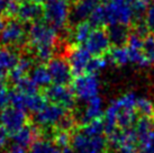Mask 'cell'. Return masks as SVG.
<instances>
[{
    "label": "cell",
    "mask_w": 154,
    "mask_h": 153,
    "mask_svg": "<svg viewBox=\"0 0 154 153\" xmlns=\"http://www.w3.org/2000/svg\"><path fill=\"white\" fill-rule=\"evenodd\" d=\"M68 1H78V0H68Z\"/></svg>",
    "instance_id": "obj_44"
},
{
    "label": "cell",
    "mask_w": 154,
    "mask_h": 153,
    "mask_svg": "<svg viewBox=\"0 0 154 153\" xmlns=\"http://www.w3.org/2000/svg\"><path fill=\"white\" fill-rule=\"evenodd\" d=\"M125 1H126V2H128V4L132 5L133 2H134V1H136V0H125Z\"/></svg>",
    "instance_id": "obj_41"
},
{
    "label": "cell",
    "mask_w": 154,
    "mask_h": 153,
    "mask_svg": "<svg viewBox=\"0 0 154 153\" xmlns=\"http://www.w3.org/2000/svg\"><path fill=\"white\" fill-rule=\"evenodd\" d=\"M9 141V132L0 124V149L5 148Z\"/></svg>",
    "instance_id": "obj_36"
},
{
    "label": "cell",
    "mask_w": 154,
    "mask_h": 153,
    "mask_svg": "<svg viewBox=\"0 0 154 153\" xmlns=\"http://www.w3.org/2000/svg\"><path fill=\"white\" fill-rule=\"evenodd\" d=\"M26 30L22 21L10 19L4 23L0 30V44L5 47L20 46L26 41Z\"/></svg>",
    "instance_id": "obj_8"
},
{
    "label": "cell",
    "mask_w": 154,
    "mask_h": 153,
    "mask_svg": "<svg viewBox=\"0 0 154 153\" xmlns=\"http://www.w3.org/2000/svg\"><path fill=\"white\" fill-rule=\"evenodd\" d=\"M107 33L109 35L111 44H115L116 46H123L128 41L129 33L126 26H123V25L109 26Z\"/></svg>",
    "instance_id": "obj_23"
},
{
    "label": "cell",
    "mask_w": 154,
    "mask_h": 153,
    "mask_svg": "<svg viewBox=\"0 0 154 153\" xmlns=\"http://www.w3.org/2000/svg\"><path fill=\"white\" fill-rule=\"evenodd\" d=\"M135 15L132 5L125 0H107L101 2L89 17L90 24L100 28L107 25H123L128 27L134 21Z\"/></svg>",
    "instance_id": "obj_2"
},
{
    "label": "cell",
    "mask_w": 154,
    "mask_h": 153,
    "mask_svg": "<svg viewBox=\"0 0 154 153\" xmlns=\"http://www.w3.org/2000/svg\"><path fill=\"white\" fill-rule=\"evenodd\" d=\"M94 56L89 53V51L83 46H75L71 48L69 52L68 62L70 68L72 70V73L75 76H81L83 73H87L89 68L90 61Z\"/></svg>",
    "instance_id": "obj_14"
},
{
    "label": "cell",
    "mask_w": 154,
    "mask_h": 153,
    "mask_svg": "<svg viewBox=\"0 0 154 153\" xmlns=\"http://www.w3.org/2000/svg\"><path fill=\"white\" fill-rule=\"evenodd\" d=\"M143 52L149 62V65L154 64V35H145L144 44H143Z\"/></svg>",
    "instance_id": "obj_29"
},
{
    "label": "cell",
    "mask_w": 154,
    "mask_h": 153,
    "mask_svg": "<svg viewBox=\"0 0 154 153\" xmlns=\"http://www.w3.org/2000/svg\"><path fill=\"white\" fill-rule=\"evenodd\" d=\"M29 153H62V151L55 142L47 139H39L30 145Z\"/></svg>",
    "instance_id": "obj_25"
},
{
    "label": "cell",
    "mask_w": 154,
    "mask_h": 153,
    "mask_svg": "<svg viewBox=\"0 0 154 153\" xmlns=\"http://www.w3.org/2000/svg\"><path fill=\"white\" fill-rule=\"evenodd\" d=\"M6 76H7V73L0 68V82H4V79L6 78Z\"/></svg>",
    "instance_id": "obj_39"
},
{
    "label": "cell",
    "mask_w": 154,
    "mask_h": 153,
    "mask_svg": "<svg viewBox=\"0 0 154 153\" xmlns=\"http://www.w3.org/2000/svg\"><path fill=\"white\" fill-rule=\"evenodd\" d=\"M47 69L50 71L52 81L54 85L68 86L72 79V70L70 68L68 61L62 58H53L48 62Z\"/></svg>",
    "instance_id": "obj_15"
},
{
    "label": "cell",
    "mask_w": 154,
    "mask_h": 153,
    "mask_svg": "<svg viewBox=\"0 0 154 153\" xmlns=\"http://www.w3.org/2000/svg\"><path fill=\"white\" fill-rule=\"evenodd\" d=\"M72 89L77 99L88 102L92 98L99 96L100 81L97 74L83 73L81 76H77L75 80L73 81Z\"/></svg>",
    "instance_id": "obj_6"
},
{
    "label": "cell",
    "mask_w": 154,
    "mask_h": 153,
    "mask_svg": "<svg viewBox=\"0 0 154 153\" xmlns=\"http://www.w3.org/2000/svg\"><path fill=\"white\" fill-rule=\"evenodd\" d=\"M109 60L111 63L119 65V67L131 63L127 46L123 45V46H115L114 48H111L109 51Z\"/></svg>",
    "instance_id": "obj_26"
},
{
    "label": "cell",
    "mask_w": 154,
    "mask_h": 153,
    "mask_svg": "<svg viewBox=\"0 0 154 153\" xmlns=\"http://www.w3.org/2000/svg\"><path fill=\"white\" fill-rule=\"evenodd\" d=\"M144 37L145 34H142L140 32L131 33L127 41V50L129 53V61L132 64H135L137 67L145 68L149 67V62L146 60L144 52H143V44H144Z\"/></svg>",
    "instance_id": "obj_13"
},
{
    "label": "cell",
    "mask_w": 154,
    "mask_h": 153,
    "mask_svg": "<svg viewBox=\"0 0 154 153\" xmlns=\"http://www.w3.org/2000/svg\"><path fill=\"white\" fill-rule=\"evenodd\" d=\"M107 140L103 135H88L83 131H78L71 136L72 153H103Z\"/></svg>",
    "instance_id": "obj_5"
},
{
    "label": "cell",
    "mask_w": 154,
    "mask_h": 153,
    "mask_svg": "<svg viewBox=\"0 0 154 153\" xmlns=\"http://www.w3.org/2000/svg\"><path fill=\"white\" fill-rule=\"evenodd\" d=\"M15 86H16V90L25 92V94H36L37 89H38L34 82L30 80L29 76H25L19 81H17L15 83Z\"/></svg>",
    "instance_id": "obj_30"
},
{
    "label": "cell",
    "mask_w": 154,
    "mask_h": 153,
    "mask_svg": "<svg viewBox=\"0 0 154 153\" xmlns=\"http://www.w3.org/2000/svg\"><path fill=\"white\" fill-rule=\"evenodd\" d=\"M92 30H94V26L90 24V21L86 20L78 23L72 32L73 41L77 43L78 45L85 44Z\"/></svg>",
    "instance_id": "obj_24"
},
{
    "label": "cell",
    "mask_w": 154,
    "mask_h": 153,
    "mask_svg": "<svg viewBox=\"0 0 154 153\" xmlns=\"http://www.w3.org/2000/svg\"><path fill=\"white\" fill-rule=\"evenodd\" d=\"M140 153H154V130L138 140Z\"/></svg>",
    "instance_id": "obj_28"
},
{
    "label": "cell",
    "mask_w": 154,
    "mask_h": 153,
    "mask_svg": "<svg viewBox=\"0 0 154 153\" xmlns=\"http://www.w3.org/2000/svg\"><path fill=\"white\" fill-rule=\"evenodd\" d=\"M10 104L16 108L25 111H32L35 114L46 105V97L39 95L38 92L25 94L15 90L10 92Z\"/></svg>",
    "instance_id": "obj_9"
},
{
    "label": "cell",
    "mask_w": 154,
    "mask_h": 153,
    "mask_svg": "<svg viewBox=\"0 0 154 153\" xmlns=\"http://www.w3.org/2000/svg\"><path fill=\"white\" fill-rule=\"evenodd\" d=\"M32 69H33V61H32V59L27 58V56H23V58L19 59L17 65L11 70L10 76H9L10 80L13 81L14 83H16L20 79L27 76V73L29 72Z\"/></svg>",
    "instance_id": "obj_22"
},
{
    "label": "cell",
    "mask_w": 154,
    "mask_h": 153,
    "mask_svg": "<svg viewBox=\"0 0 154 153\" xmlns=\"http://www.w3.org/2000/svg\"><path fill=\"white\" fill-rule=\"evenodd\" d=\"M110 45L109 35L103 28H94L85 43V47L92 56H103L110 51Z\"/></svg>",
    "instance_id": "obj_11"
},
{
    "label": "cell",
    "mask_w": 154,
    "mask_h": 153,
    "mask_svg": "<svg viewBox=\"0 0 154 153\" xmlns=\"http://www.w3.org/2000/svg\"><path fill=\"white\" fill-rule=\"evenodd\" d=\"M0 124L9 134H14L27 125V114L25 111L14 106L5 107L0 111Z\"/></svg>",
    "instance_id": "obj_10"
},
{
    "label": "cell",
    "mask_w": 154,
    "mask_h": 153,
    "mask_svg": "<svg viewBox=\"0 0 154 153\" xmlns=\"http://www.w3.org/2000/svg\"><path fill=\"white\" fill-rule=\"evenodd\" d=\"M10 1H14V2H20V1H25V0H10Z\"/></svg>",
    "instance_id": "obj_43"
},
{
    "label": "cell",
    "mask_w": 154,
    "mask_h": 153,
    "mask_svg": "<svg viewBox=\"0 0 154 153\" xmlns=\"http://www.w3.org/2000/svg\"><path fill=\"white\" fill-rule=\"evenodd\" d=\"M136 111L141 117H154V104L147 97H138L136 104Z\"/></svg>",
    "instance_id": "obj_27"
},
{
    "label": "cell",
    "mask_w": 154,
    "mask_h": 153,
    "mask_svg": "<svg viewBox=\"0 0 154 153\" xmlns=\"http://www.w3.org/2000/svg\"><path fill=\"white\" fill-rule=\"evenodd\" d=\"M19 56L15 50L10 47H0V68L6 73H10L19 61Z\"/></svg>",
    "instance_id": "obj_20"
},
{
    "label": "cell",
    "mask_w": 154,
    "mask_h": 153,
    "mask_svg": "<svg viewBox=\"0 0 154 153\" xmlns=\"http://www.w3.org/2000/svg\"><path fill=\"white\" fill-rule=\"evenodd\" d=\"M34 1L38 2V4H46V2H48L50 0H34Z\"/></svg>",
    "instance_id": "obj_40"
},
{
    "label": "cell",
    "mask_w": 154,
    "mask_h": 153,
    "mask_svg": "<svg viewBox=\"0 0 154 153\" xmlns=\"http://www.w3.org/2000/svg\"><path fill=\"white\" fill-rule=\"evenodd\" d=\"M8 4H9V0H0V14L6 11Z\"/></svg>",
    "instance_id": "obj_38"
},
{
    "label": "cell",
    "mask_w": 154,
    "mask_h": 153,
    "mask_svg": "<svg viewBox=\"0 0 154 153\" xmlns=\"http://www.w3.org/2000/svg\"><path fill=\"white\" fill-rule=\"evenodd\" d=\"M5 153H28V152H27L26 148H23V146L14 144V145H11L9 149H7V151Z\"/></svg>",
    "instance_id": "obj_37"
},
{
    "label": "cell",
    "mask_w": 154,
    "mask_h": 153,
    "mask_svg": "<svg viewBox=\"0 0 154 153\" xmlns=\"http://www.w3.org/2000/svg\"><path fill=\"white\" fill-rule=\"evenodd\" d=\"M8 102H10V91L4 82H0V109L7 107Z\"/></svg>",
    "instance_id": "obj_33"
},
{
    "label": "cell",
    "mask_w": 154,
    "mask_h": 153,
    "mask_svg": "<svg viewBox=\"0 0 154 153\" xmlns=\"http://www.w3.org/2000/svg\"><path fill=\"white\" fill-rule=\"evenodd\" d=\"M145 24L147 28L154 32V1L150 5L145 15Z\"/></svg>",
    "instance_id": "obj_34"
},
{
    "label": "cell",
    "mask_w": 154,
    "mask_h": 153,
    "mask_svg": "<svg viewBox=\"0 0 154 153\" xmlns=\"http://www.w3.org/2000/svg\"><path fill=\"white\" fill-rule=\"evenodd\" d=\"M37 128L32 125H26L23 128L16 133L11 134V139H13L14 143L16 145L23 146V148H27L34 143L37 137Z\"/></svg>",
    "instance_id": "obj_19"
},
{
    "label": "cell",
    "mask_w": 154,
    "mask_h": 153,
    "mask_svg": "<svg viewBox=\"0 0 154 153\" xmlns=\"http://www.w3.org/2000/svg\"><path fill=\"white\" fill-rule=\"evenodd\" d=\"M2 26H4V21L0 19V30H1V28H2Z\"/></svg>",
    "instance_id": "obj_42"
},
{
    "label": "cell",
    "mask_w": 154,
    "mask_h": 153,
    "mask_svg": "<svg viewBox=\"0 0 154 153\" xmlns=\"http://www.w3.org/2000/svg\"><path fill=\"white\" fill-rule=\"evenodd\" d=\"M27 37L30 48L38 61L44 63L53 59L54 47L57 42V30L46 21H36L29 27Z\"/></svg>",
    "instance_id": "obj_3"
},
{
    "label": "cell",
    "mask_w": 154,
    "mask_h": 153,
    "mask_svg": "<svg viewBox=\"0 0 154 153\" xmlns=\"http://www.w3.org/2000/svg\"><path fill=\"white\" fill-rule=\"evenodd\" d=\"M149 7H150L149 0H136L132 4L134 15H135V17L138 18H141L143 15H146Z\"/></svg>",
    "instance_id": "obj_32"
},
{
    "label": "cell",
    "mask_w": 154,
    "mask_h": 153,
    "mask_svg": "<svg viewBox=\"0 0 154 153\" xmlns=\"http://www.w3.org/2000/svg\"><path fill=\"white\" fill-rule=\"evenodd\" d=\"M118 153H140V151L136 148V144L126 143V144H123L118 149Z\"/></svg>",
    "instance_id": "obj_35"
},
{
    "label": "cell",
    "mask_w": 154,
    "mask_h": 153,
    "mask_svg": "<svg viewBox=\"0 0 154 153\" xmlns=\"http://www.w3.org/2000/svg\"><path fill=\"white\" fill-rule=\"evenodd\" d=\"M103 114V101L100 96L92 98L91 100L86 102V107L82 111L81 123L85 125L92 120L99 119Z\"/></svg>",
    "instance_id": "obj_18"
},
{
    "label": "cell",
    "mask_w": 154,
    "mask_h": 153,
    "mask_svg": "<svg viewBox=\"0 0 154 153\" xmlns=\"http://www.w3.org/2000/svg\"><path fill=\"white\" fill-rule=\"evenodd\" d=\"M103 2V0H78L71 9V16L70 18L74 23H81L86 21V19L91 16L94 9Z\"/></svg>",
    "instance_id": "obj_17"
},
{
    "label": "cell",
    "mask_w": 154,
    "mask_h": 153,
    "mask_svg": "<svg viewBox=\"0 0 154 153\" xmlns=\"http://www.w3.org/2000/svg\"><path fill=\"white\" fill-rule=\"evenodd\" d=\"M44 15V8L34 0H25L18 5L16 16L22 23H36Z\"/></svg>",
    "instance_id": "obj_16"
},
{
    "label": "cell",
    "mask_w": 154,
    "mask_h": 153,
    "mask_svg": "<svg viewBox=\"0 0 154 153\" xmlns=\"http://www.w3.org/2000/svg\"><path fill=\"white\" fill-rule=\"evenodd\" d=\"M45 97L53 104H57L66 109H71L75 105V95L72 88L64 85H53L47 87Z\"/></svg>",
    "instance_id": "obj_12"
},
{
    "label": "cell",
    "mask_w": 154,
    "mask_h": 153,
    "mask_svg": "<svg viewBox=\"0 0 154 153\" xmlns=\"http://www.w3.org/2000/svg\"><path fill=\"white\" fill-rule=\"evenodd\" d=\"M137 95L127 92L112 100L105 111V133L109 134L116 128L128 130L137 122Z\"/></svg>",
    "instance_id": "obj_1"
},
{
    "label": "cell",
    "mask_w": 154,
    "mask_h": 153,
    "mask_svg": "<svg viewBox=\"0 0 154 153\" xmlns=\"http://www.w3.org/2000/svg\"><path fill=\"white\" fill-rule=\"evenodd\" d=\"M30 80L34 82L37 88H45L50 87L52 82V78L50 74V71L46 67H44L42 64L36 65L30 70L29 73Z\"/></svg>",
    "instance_id": "obj_21"
},
{
    "label": "cell",
    "mask_w": 154,
    "mask_h": 153,
    "mask_svg": "<svg viewBox=\"0 0 154 153\" xmlns=\"http://www.w3.org/2000/svg\"><path fill=\"white\" fill-rule=\"evenodd\" d=\"M69 116L68 109L57 104H47L35 113V122L42 127H56L60 128L61 124Z\"/></svg>",
    "instance_id": "obj_7"
},
{
    "label": "cell",
    "mask_w": 154,
    "mask_h": 153,
    "mask_svg": "<svg viewBox=\"0 0 154 153\" xmlns=\"http://www.w3.org/2000/svg\"><path fill=\"white\" fill-rule=\"evenodd\" d=\"M44 18L54 30H62L71 16L68 0H50L44 7Z\"/></svg>",
    "instance_id": "obj_4"
},
{
    "label": "cell",
    "mask_w": 154,
    "mask_h": 153,
    "mask_svg": "<svg viewBox=\"0 0 154 153\" xmlns=\"http://www.w3.org/2000/svg\"><path fill=\"white\" fill-rule=\"evenodd\" d=\"M149 1H154V0H149Z\"/></svg>",
    "instance_id": "obj_45"
},
{
    "label": "cell",
    "mask_w": 154,
    "mask_h": 153,
    "mask_svg": "<svg viewBox=\"0 0 154 153\" xmlns=\"http://www.w3.org/2000/svg\"><path fill=\"white\" fill-rule=\"evenodd\" d=\"M108 64V61L103 56H94L91 61H90V64H89V68H88V71L87 73H96L100 72V71H103V69L107 67Z\"/></svg>",
    "instance_id": "obj_31"
}]
</instances>
